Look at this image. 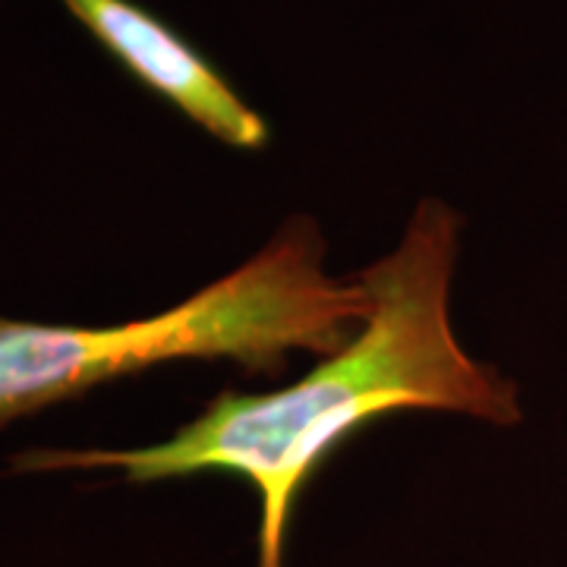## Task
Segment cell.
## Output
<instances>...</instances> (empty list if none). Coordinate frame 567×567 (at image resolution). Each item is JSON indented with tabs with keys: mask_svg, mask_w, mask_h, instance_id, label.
<instances>
[{
	"mask_svg": "<svg viewBox=\"0 0 567 567\" xmlns=\"http://www.w3.org/2000/svg\"><path fill=\"white\" fill-rule=\"evenodd\" d=\"M457 249L461 215L425 199L398 249L357 275L369 293L360 331L300 382L259 394L221 391L155 445L20 451L10 457V473L117 470L133 486L234 473L259 498L256 567H284L297 498L357 429L404 410L520 423L517 385L457 344L451 324Z\"/></svg>",
	"mask_w": 567,
	"mask_h": 567,
	"instance_id": "1",
	"label": "cell"
},
{
	"mask_svg": "<svg viewBox=\"0 0 567 567\" xmlns=\"http://www.w3.org/2000/svg\"><path fill=\"white\" fill-rule=\"evenodd\" d=\"M322 262L324 237L300 215L240 268L158 316L121 324L0 316V425L164 363L230 360L281 375L293 350L338 353L365 319L369 293L357 278H328Z\"/></svg>",
	"mask_w": 567,
	"mask_h": 567,
	"instance_id": "2",
	"label": "cell"
},
{
	"mask_svg": "<svg viewBox=\"0 0 567 567\" xmlns=\"http://www.w3.org/2000/svg\"><path fill=\"white\" fill-rule=\"evenodd\" d=\"M133 80L230 148L259 152L271 126L174 25L136 0H61Z\"/></svg>",
	"mask_w": 567,
	"mask_h": 567,
	"instance_id": "3",
	"label": "cell"
}]
</instances>
